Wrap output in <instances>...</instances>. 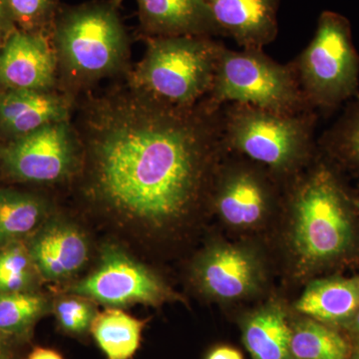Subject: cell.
Instances as JSON below:
<instances>
[{"label": "cell", "mask_w": 359, "mask_h": 359, "mask_svg": "<svg viewBox=\"0 0 359 359\" xmlns=\"http://www.w3.org/2000/svg\"><path fill=\"white\" fill-rule=\"evenodd\" d=\"M221 110V109H219ZM219 110L142 96L101 118L92 141L97 190L116 211L161 226L197 203L224 153Z\"/></svg>", "instance_id": "obj_1"}, {"label": "cell", "mask_w": 359, "mask_h": 359, "mask_svg": "<svg viewBox=\"0 0 359 359\" xmlns=\"http://www.w3.org/2000/svg\"><path fill=\"white\" fill-rule=\"evenodd\" d=\"M316 111L285 114L248 104L219 110L228 152L261 165L273 175H289L308 162L313 149Z\"/></svg>", "instance_id": "obj_2"}, {"label": "cell", "mask_w": 359, "mask_h": 359, "mask_svg": "<svg viewBox=\"0 0 359 359\" xmlns=\"http://www.w3.org/2000/svg\"><path fill=\"white\" fill-rule=\"evenodd\" d=\"M351 200L337 175L318 165L292 195V243L309 266L339 261L353 248L355 230Z\"/></svg>", "instance_id": "obj_3"}, {"label": "cell", "mask_w": 359, "mask_h": 359, "mask_svg": "<svg viewBox=\"0 0 359 359\" xmlns=\"http://www.w3.org/2000/svg\"><path fill=\"white\" fill-rule=\"evenodd\" d=\"M223 46L210 37H149L134 75L137 89L158 102L195 107L212 88Z\"/></svg>", "instance_id": "obj_4"}, {"label": "cell", "mask_w": 359, "mask_h": 359, "mask_svg": "<svg viewBox=\"0 0 359 359\" xmlns=\"http://www.w3.org/2000/svg\"><path fill=\"white\" fill-rule=\"evenodd\" d=\"M203 102L215 111L229 103L285 114L314 111L302 93L292 63L280 65L259 49L237 51L224 45L212 88Z\"/></svg>", "instance_id": "obj_5"}, {"label": "cell", "mask_w": 359, "mask_h": 359, "mask_svg": "<svg viewBox=\"0 0 359 359\" xmlns=\"http://www.w3.org/2000/svg\"><path fill=\"white\" fill-rule=\"evenodd\" d=\"M290 63L314 111L337 109L358 96L359 54L351 22L341 14L323 11L313 39Z\"/></svg>", "instance_id": "obj_6"}, {"label": "cell", "mask_w": 359, "mask_h": 359, "mask_svg": "<svg viewBox=\"0 0 359 359\" xmlns=\"http://www.w3.org/2000/svg\"><path fill=\"white\" fill-rule=\"evenodd\" d=\"M56 45L70 73L102 76L115 70L127 50V36L117 7L97 2L71 9L59 18Z\"/></svg>", "instance_id": "obj_7"}, {"label": "cell", "mask_w": 359, "mask_h": 359, "mask_svg": "<svg viewBox=\"0 0 359 359\" xmlns=\"http://www.w3.org/2000/svg\"><path fill=\"white\" fill-rule=\"evenodd\" d=\"M69 292L114 309L133 304L160 306L179 299L154 271L113 244L104 245L95 271L71 285Z\"/></svg>", "instance_id": "obj_8"}, {"label": "cell", "mask_w": 359, "mask_h": 359, "mask_svg": "<svg viewBox=\"0 0 359 359\" xmlns=\"http://www.w3.org/2000/svg\"><path fill=\"white\" fill-rule=\"evenodd\" d=\"M2 161L14 178L35 183H54L70 174L75 145L66 121L52 123L18 137L4 151Z\"/></svg>", "instance_id": "obj_9"}, {"label": "cell", "mask_w": 359, "mask_h": 359, "mask_svg": "<svg viewBox=\"0 0 359 359\" xmlns=\"http://www.w3.org/2000/svg\"><path fill=\"white\" fill-rule=\"evenodd\" d=\"M266 172L268 169L250 160L229 165L219 172L214 205L226 223L250 228L266 218L275 198Z\"/></svg>", "instance_id": "obj_10"}, {"label": "cell", "mask_w": 359, "mask_h": 359, "mask_svg": "<svg viewBox=\"0 0 359 359\" xmlns=\"http://www.w3.org/2000/svg\"><path fill=\"white\" fill-rule=\"evenodd\" d=\"M195 278L205 294L219 301H237L257 292L263 269L250 250L216 245L205 250L195 266Z\"/></svg>", "instance_id": "obj_11"}, {"label": "cell", "mask_w": 359, "mask_h": 359, "mask_svg": "<svg viewBox=\"0 0 359 359\" xmlns=\"http://www.w3.org/2000/svg\"><path fill=\"white\" fill-rule=\"evenodd\" d=\"M55 69V56L41 33L11 32L0 49V84L8 90L46 91Z\"/></svg>", "instance_id": "obj_12"}, {"label": "cell", "mask_w": 359, "mask_h": 359, "mask_svg": "<svg viewBox=\"0 0 359 359\" xmlns=\"http://www.w3.org/2000/svg\"><path fill=\"white\" fill-rule=\"evenodd\" d=\"M27 249L39 275L51 282L76 275L90 256L89 241L83 231L70 222L58 219L44 224Z\"/></svg>", "instance_id": "obj_13"}, {"label": "cell", "mask_w": 359, "mask_h": 359, "mask_svg": "<svg viewBox=\"0 0 359 359\" xmlns=\"http://www.w3.org/2000/svg\"><path fill=\"white\" fill-rule=\"evenodd\" d=\"M223 36L243 49H259L271 43L278 33L280 0H208Z\"/></svg>", "instance_id": "obj_14"}, {"label": "cell", "mask_w": 359, "mask_h": 359, "mask_svg": "<svg viewBox=\"0 0 359 359\" xmlns=\"http://www.w3.org/2000/svg\"><path fill=\"white\" fill-rule=\"evenodd\" d=\"M149 37L223 36L208 0H137Z\"/></svg>", "instance_id": "obj_15"}, {"label": "cell", "mask_w": 359, "mask_h": 359, "mask_svg": "<svg viewBox=\"0 0 359 359\" xmlns=\"http://www.w3.org/2000/svg\"><path fill=\"white\" fill-rule=\"evenodd\" d=\"M294 308L311 320L344 327L359 311V276L313 280Z\"/></svg>", "instance_id": "obj_16"}, {"label": "cell", "mask_w": 359, "mask_h": 359, "mask_svg": "<svg viewBox=\"0 0 359 359\" xmlns=\"http://www.w3.org/2000/svg\"><path fill=\"white\" fill-rule=\"evenodd\" d=\"M67 114L65 101L47 91L8 90L0 94V128L18 137L66 121Z\"/></svg>", "instance_id": "obj_17"}, {"label": "cell", "mask_w": 359, "mask_h": 359, "mask_svg": "<svg viewBox=\"0 0 359 359\" xmlns=\"http://www.w3.org/2000/svg\"><path fill=\"white\" fill-rule=\"evenodd\" d=\"M242 339L252 359H292V327L285 309L276 302L245 316Z\"/></svg>", "instance_id": "obj_18"}, {"label": "cell", "mask_w": 359, "mask_h": 359, "mask_svg": "<svg viewBox=\"0 0 359 359\" xmlns=\"http://www.w3.org/2000/svg\"><path fill=\"white\" fill-rule=\"evenodd\" d=\"M146 323L120 309L108 308L97 313L90 334L106 359H133L140 348Z\"/></svg>", "instance_id": "obj_19"}, {"label": "cell", "mask_w": 359, "mask_h": 359, "mask_svg": "<svg viewBox=\"0 0 359 359\" xmlns=\"http://www.w3.org/2000/svg\"><path fill=\"white\" fill-rule=\"evenodd\" d=\"M45 217L46 205L35 196L0 190V250L36 230Z\"/></svg>", "instance_id": "obj_20"}, {"label": "cell", "mask_w": 359, "mask_h": 359, "mask_svg": "<svg viewBox=\"0 0 359 359\" xmlns=\"http://www.w3.org/2000/svg\"><path fill=\"white\" fill-rule=\"evenodd\" d=\"M292 359H349L351 346L334 327L306 318L292 327Z\"/></svg>", "instance_id": "obj_21"}, {"label": "cell", "mask_w": 359, "mask_h": 359, "mask_svg": "<svg viewBox=\"0 0 359 359\" xmlns=\"http://www.w3.org/2000/svg\"><path fill=\"white\" fill-rule=\"evenodd\" d=\"M49 309L48 301L40 294L0 292V337L8 341L28 339L37 321Z\"/></svg>", "instance_id": "obj_22"}, {"label": "cell", "mask_w": 359, "mask_h": 359, "mask_svg": "<svg viewBox=\"0 0 359 359\" xmlns=\"http://www.w3.org/2000/svg\"><path fill=\"white\" fill-rule=\"evenodd\" d=\"M323 145L342 162L359 170V95L323 135Z\"/></svg>", "instance_id": "obj_23"}, {"label": "cell", "mask_w": 359, "mask_h": 359, "mask_svg": "<svg viewBox=\"0 0 359 359\" xmlns=\"http://www.w3.org/2000/svg\"><path fill=\"white\" fill-rule=\"evenodd\" d=\"M33 269L29 252L20 242L0 250V292H27L34 280Z\"/></svg>", "instance_id": "obj_24"}, {"label": "cell", "mask_w": 359, "mask_h": 359, "mask_svg": "<svg viewBox=\"0 0 359 359\" xmlns=\"http://www.w3.org/2000/svg\"><path fill=\"white\" fill-rule=\"evenodd\" d=\"M56 320L65 334L74 337H83L90 334L92 323L96 316L95 306L85 297H65L56 304Z\"/></svg>", "instance_id": "obj_25"}, {"label": "cell", "mask_w": 359, "mask_h": 359, "mask_svg": "<svg viewBox=\"0 0 359 359\" xmlns=\"http://www.w3.org/2000/svg\"><path fill=\"white\" fill-rule=\"evenodd\" d=\"M13 21L25 32H34L46 25L54 13V0H6Z\"/></svg>", "instance_id": "obj_26"}, {"label": "cell", "mask_w": 359, "mask_h": 359, "mask_svg": "<svg viewBox=\"0 0 359 359\" xmlns=\"http://www.w3.org/2000/svg\"><path fill=\"white\" fill-rule=\"evenodd\" d=\"M205 359H244V358L235 347L219 346L211 349Z\"/></svg>", "instance_id": "obj_27"}, {"label": "cell", "mask_w": 359, "mask_h": 359, "mask_svg": "<svg viewBox=\"0 0 359 359\" xmlns=\"http://www.w3.org/2000/svg\"><path fill=\"white\" fill-rule=\"evenodd\" d=\"M13 16L9 13L6 0H0V40L6 36L13 25Z\"/></svg>", "instance_id": "obj_28"}, {"label": "cell", "mask_w": 359, "mask_h": 359, "mask_svg": "<svg viewBox=\"0 0 359 359\" xmlns=\"http://www.w3.org/2000/svg\"><path fill=\"white\" fill-rule=\"evenodd\" d=\"M26 359H65L60 353L47 347H35Z\"/></svg>", "instance_id": "obj_29"}, {"label": "cell", "mask_w": 359, "mask_h": 359, "mask_svg": "<svg viewBox=\"0 0 359 359\" xmlns=\"http://www.w3.org/2000/svg\"><path fill=\"white\" fill-rule=\"evenodd\" d=\"M344 327L356 339V344H359V311Z\"/></svg>", "instance_id": "obj_30"}, {"label": "cell", "mask_w": 359, "mask_h": 359, "mask_svg": "<svg viewBox=\"0 0 359 359\" xmlns=\"http://www.w3.org/2000/svg\"><path fill=\"white\" fill-rule=\"evenodd\" d=\"M0 359H13L8 340L0 337Z\"/></svg>", "instance_id": "obj_31"}, {"label": "cell", "mask_w": 359, "mask_h": 359, "mask_svg": "<svg viewBox=\"0 0 359 359\" xmlns=\"http://www.w3.org/2000/svg\"><path fill=\"white\" fill-rule=\"evenodd\" d=\"M349 359H359V344H356L355 346L351 347V353Z\"/></svg>", "instance_id": "obj_32"}, {"label": "cell", "mask_w": 359, "mask_h": 359, "mask_svg": "<svg viewBox=\"0 0 359 359\" xmlns=\"http://www.w3.org/2000/svg\"><path fill=\"white\" fill-rule=\"evenodd\" d=\"M354 208L358 210L359 212V200H353Z\"/></svg>", "instance_id": "obj_33"}]
</instances>
